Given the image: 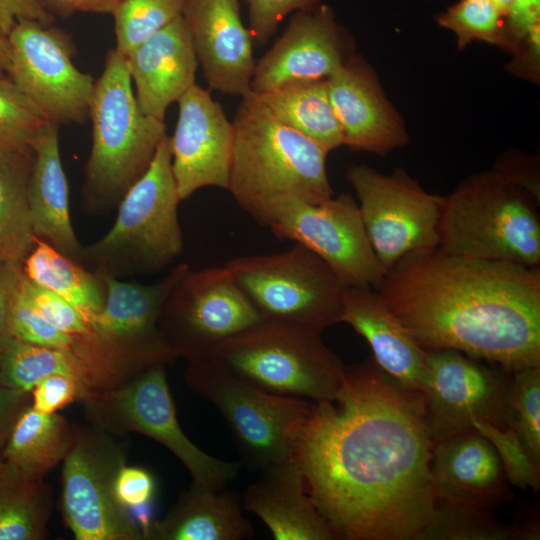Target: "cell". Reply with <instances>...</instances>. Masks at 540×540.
I'll return each instance as SVG.
<instances>
[{"mask_svg": "<svg viewBox=\"0 0 540 540\" xmlns=\"http://www.w3.org/2000/svg\"><path fill=\"white\" fill-rule=\"evenodd\" d=\"M31 147L0 154V264L22 266L35 243L28 200Z\"/></svg>", "mask_w": 540, "mask_h": 540, "instance_id": "cell-31", "label": "cell"}, {"mask_svg": "<svg viewBox=\"0 0 540 540\" xmlns=\"http://www.w3.org/2000/svg\"><path fill=\"white\" fill-rule=\"evenodd\" d=\"M9 329L12 337L21 341L72 352V337L46 320L19 295L18 289L10 308Z\"/></svg>", "mask_w": 540, "mask_h": 540, "instance_id": "cell-41", "label": "cell"}, {"mask_svg": "<svg viewBox=\"0 0 540 540\" xmlns=\"http://www.w3.org/2000/svg\"><path fill=\"white\" fill-rule=\"evenodd\" d=\"M10 64V46L7 36L0 32V75H6Z\"/></svg>", "mask_w": 540, "mask_h": 540, "instance_id": "cell-51", "label": "cell"}, {"mask_svg": "<svg viewBox=\"0 0 540 540\" xmlns=\"http://www.w3.org/2000/svg\"><path fill=\"white\" fill-rule=\"evenodd\" d=\"M126 383L93 400L107 423L144 434L169 449L185 465L193 482L209 489H226L242 463L211 456L183 432L176 417L165 364L153 365Z\"/></svg>", "mask_w": 540, "mask_h": 540, "instance_id": "cell-14", "label": "cell"}, {"mask_svg": "<svg viewBox=\"0 0 540 540\" xmlns=\"http://www.w3.org/2000/svg\"><path fill=\"white\" fill-rule=\"evenodd\" d=\"M54 18L36 0H0V32L5 36L20 19L35 20L50 25Z\"/></svg>", "mask_w": 540, "mask_h": 540, "instance_id": "cell-48", "label": "cell"}, {"mask_svg": "<svg viewBox=\"0 0 540 540\" xmlns=\"http://www.w3.org/2000/svg\"><path fill=\"white\" fill-rule=\"evenodd\" d=\"M154 489L152 475L142 468L123 464L114 479L115 497L127 510L147 505L154 494Z\"/></svg>", "mask_w": 540, "mask_h": 540, "instance_id": "cell-45", "label": "cell"}, {"mask_svg": "<svg viewBox=\"0 0 540 540\" xmlns=\"http://www.w3.org/2000/svg\"><path fill=\"white\" fill-rule=\"evenodd\" d=\"M493 171L506 182L528 193L539 203V175L534 160L521 156L506 157L498 162Z\"/></svg>", "mask_w": 540, "mask_h": 540, "instance_id": "cell-46", "label": "cell"}, {"mask_svg": "<svg viewBox=\"0 0 540 540\" xmlns=\"http://www.w3.org/2000/svg\"><path fill=\"white\" fill-rule=\"evenodd\" d=\"M537 206L494 171L472 176L442 199L438 247L449 254L539 267Z\"/></svg>", "mask_w": 540, "mask_h": 540, "instance_id": "cell-6", "label": "cell"}, {"mask_svg": "<svg viewBox=\"0 0 540 540\" xmlns=\"http://www.w3.org/2000/svg\"><path fill=\"white\" fill-rule=\"evenodd\" d=\"M72 439L73 433L61 415L41 413L31 406L13 422L2 461L29 477L41 479L64 460Z\"/></svg>", "mask_w": 540, "mask_h": 540, "instance_id": "cell-30", "label": "cell"}, {"mask_svg": "<svg viewBox=\"0 0 540 540\" xmlns=\"http://www.w3.org/2000/svg\"><path fill=\"white\" fill-rule=\"evenodd\" d=\"M498 13L505 19L515 0H490Z\"/></svg>", "mask_w": 540, "mask_h": 540, "instance_id": "cell-52", "label": "cell"}, {"mask_svg": "<svg viewBox=\"0 0 540 540\" xmlns=\"http://www.w3.org/2000/svg\"><path fill=\"white\" fill-rule=\"evenodd\" d=\"M18 293L46 320L71 336L73 341L91 332L90 323L73 305L58 295L32 283L23 273L19 281Z\"/></svg>", "mask_w": 540, "mask_h": 540, "instance_id": "cell-40", "label": "cell"}, {"mask_svg": "<svg viewBox=\"0 0 540 540\" xmlns=\"http://www.w3.org/2000/svg\"><path fill=\"white\" fill-rule=\"evenodd\" d=\"M22 273L32 283L73 305L89 323L103 308V278L41 239L35 237L22 264Z\"/></svg>", "mask_w": 540, "mask_h": 540, "instance_id": "cell-29", "label": "cell"}, {"mask_svg": "<svg viewBox=\"0 0 540 540\" xmlns=\"http://www.w3.org/2000/svg\"><path fill=\"white\" fill-rule=\"evenodd\" d=\"M32 391V407L45 414L56 413L77 398L89 394L80 381L65 374H53L44 378Z\"/></svg>", "mask_w": 540, "mask_h": 540, "instance_id": "cell-44", "label": "cell"}, {"mask_svg": "<svg viewBox=\"0 0 540 540\" xmlns=\"http://www.w3.org/2000/svg\"><path fill=\"white\" fill-rule=\"evenodd\" d=\"M225 266L265 322L319 331L340 322L346 286L303 245L295 243L279 253L237 257Z\"/></svg>", "mask_w": 540, "mask_h": 540, "instance_id": "cell-9", "label": "cell"}, {"mask_svg": "<svg viewBox=\"0 0 540 540\" xmlns=\"http://www.w3.org/2000/svg\"><path fill=\"white\" fill-rule=\"evenodd\" d=\"M92 143L84 170L83 207L112 210L147 171L167 136L164 121L145 114L136 99L126 57L107 53L90 103Z\"/></svg>", "mask_w": 540, "mask_h": 540, "instance_id": "cell-4", "label": "cell"}, {"mask_svg": "<svg viewBox=\"0 0 540 540\" xmlns=\"http://www.w3.org/2000/svg\"><path fill=\"white\" fill-rule=\"evenodd\" d=\"M327 88L344 145L383 156L407 143L399 116L360 60L348 59L327 78Z\"/></svg>", "mask_w": 540, "mask_h": 540, "instance_id": "cell-22", "label": "cell"}, {"mask_svg": "<svg viewBox=\"0 0 540 540\" xmlns=\"http://www.w3.org/2000/svg\"><path fill=\"white\" fill-rule=\"evenodd\" d=\"M379 262L388 271L405 256L439 246L443 197L426 192L403 169L384 175L367 165L346 171Z\"/></svg>", "mask_w": 540, "mask_h": 540, "instance_id": "cell-12", "label": "cell"}, {"mask_svg": "<svg viewBox=\"0 0 540 540\" xmlns=\"http://www.w3.org/2000/svg\"><path fill=\"white\" fill-rule=\"evenodd\" d=\"M505 46L516 48L525 41L534 54L540 43V0H515L504 19Z\"/></svg>", "mask_w": 540, "mask_h": 540, "instance_id": "cell-43", "label": "cell"}, {"mask_svg": "<svg viewBox=\"0 0 540 540\" xmlns=\"http://www.w3.org/2000/svg\"><path fill=\"white\" fill-rule=\"evenodd\" d=\"M7 38L6 76L45 120L58 126L85 122L96 80L74 64L68 34L52 24L20 19Z\"/></svg>", "mask_w": 540, "mask_h": 540, "instance_id": "cell-11", "label": "cell"}, {"mask_svg": "<svg viewBox=\"0 0 540 540\" xmlns=\"http://www.w3.org/2000/svg\"><path fill=\"white\" fill-rule=\"evenodd\" d=\"M187 0H120L114 11L115 50L127 57L150 36L183 16Z\"/></svg>", "mask_w": 540, "mask_h": 540, "instance_id": "cell-36", "label": "cell"}, {"mask_svg": "<svg viewBox=\"0 0 540 540\" xmlns=\"http://www.w3.org/2000/svg\"><path fill=\"white\" fill-rule=\"evenodd\" d=\"M321 0H245L248 5L250 33L264 45L275 34L278 25L291 12L306 11Z\"/></svg>", "mask_w": 540, "mask_h": 540, "instance_id": "cell-42", "label": "cell"}, {"mask_svg": "<svg viewBox=\"0 0 540 540\" xmlns=\"http://www.w3.org/2000/svg\"><path fill=\"white\" fill-rule=\"evenodd\" d=\"M422 389L424 416L436 442L484 420L505 428V391L509 371L489 367L454 349L426 350Z\"/></svg>", "mask_w": 540, "mask_h": 540, "instance_id": "cell-16", "label": "cell"}, {"mask_svg": "<svg viewBox=\"0 0 540 540\" xmlns=\"http://www.w3.org/2000/svg\"><path fill=\"white\" fill-rule=\"evenodd\" d=\"M431 474L438 502L495 513L513 496L494 445L475 428L434 444Z\"/></svg>", "mask_w": 540, "mask_h": 540, "instance_id": "cell-21", "label": "cell"}, {"mask_svg": "<svg viewBox=\"0 0 540 540\" xmlns=\"http://www.w3.org/2000/svg\"><path fill=\"white\" fill-rule=\"evenodd\" d=\"M539 529L510 526L487 510L436 501L431 522L416 540H536Z\"/></svg>", "mask_w": 540, "mask_h": 540, "instance_id": "cell-34", "label": "cell"}, {"mask_svg": "<svg viewBox=\"0 0 540 540\" xmlns=\"http://www.w3.org/2000/svg\"><path fill=\"white\" fill-rule=\"evenodd\" d=\"M269 228L278 239L316 254L346 287L377 291L387 273L369 242L358 204L348 193L318 204H299Z\"/></svg>", "mask_w": 540, "mask_h": 540, "instance_id": "cell-17", "label": "cell"}, {"mask_svg": "<svg viewBox=\"0 0 540 540\" xmlns=\"http://www.w3.org/2000/svg\"><path fill=\"white\" fill-rule=\"evenodd\" d=\"M340 322L349 324L370 345L377 365L406 389L422 392L427 351L369 287H346Z\"/></svg>", "mask_w": 540, "mask_h": 540, "instance_id": "cell-24", "label": "cell"}, {"mask_svg": "<svg viewBox=\"0 0 540 540\" xmlns=\"http://www.w3.org/2000/svg\"><path fill=\"white\" fill-rule=\"evenodd\" d=\"M433 446L422 394L370 357L311 402L294 460L337 539L416 540L435 514Z\"/></svg>", "mask_w": 540, "mask_h": 540, "instance_id": "cell-1", "label": "cell"}, {"mask_svg": "<svg viewBox=\"0 0 540 540\" xmlns=\"http://www.w3.org/2000/svg\"><path fill=\"white\" fill-rule=\"evenodd\" d=\"M227 190L249 216L269 227L299 204L333 196L328 152L278 121L252 94L242 97L234 119Z\"/></svg>", "mask_w": 540, "mask_h": 540, "instance_id": "cell-3", "label": "cell"}, {"mask_svg": "<svg viewBox=\"0 0 540 540\" xmlns=\"http://www.w3.org/2000/svg\"><path fill=\"white\" fill-rule=\"evenodd\" d=\"M350 58L328 6L297 11L255 63L251 92L262 93L293 81L327 79Z\"/></svg>", "mask_w": 540, "mask_h": 540, "instance_id": "cell-19", "label": "cell"}, {"mask_svg": "<svg viewBox=\"0 0 540 540\" xmlns=\"http://www.w3.org/2000/svg\"><path fill=\"white\" fill-rule=\"evenodd\" d=\"M141 110L164 121L168 107L195 85L198 61L183 16L156 32L127 57Z\"/></svg>", "mask_w": 540, "mask_h": 540, "instance_id": "cell-23", "label": "cell"}, {"mask_svg": "<svg viewBox=\"0 0 540 540\" xmlns=\"http://www.w3.org/2000/svg\"><path fill=\"white\" fill-rule=\"evenodd\" d=\"M506 426L511 427L540 468V366L510 370L505 391Z\"/></svg>", "mask_w": 540, "mask_h": 540, "instance_id": "cell-35", "label": "cell"}, {"mask_svg": "<svg viewBox=\"0 0 540 540\" xmlns=\"http://www.w3.org/2000/svg\"><path fill=\"white\" fill-rule=\"evenodd\" d=\"M177 103L178 119L170 142L172 171L181 201L204 187L227 190L233 123L210 91L197 84Z\"/></svg>", "mask_w": 540, "mask_h": 540, "instance_id": "cell-18", "label": "cell"}, {"mask_svg": "<svg viewBox=\"0 0 540 540\" xmlns=\"http://www.w3.org/2000/svg\"><path fill=\"white\" fill-rule=\"evenodd\" d=\"M49 500L41 479L0 461V540L45 537Z\"/></svg>", "mask_w": 540, "mask_h": 540, "instance_id": "cell-32", "label": "cell"}, {"mask_svg": "<svg viewBox=\"0 0 540 540\" xmlns=\"http://www.w3.org/2000/svg\"><path fill=\"white\" fill-rule=\"evenodd\" d=\"M53 374L74 377L91 392L84 365L69 350L31 344L12 337L0 358V385L7 388L27 393Z\"/></svg>", "mask_w": 540, "mask_h": 540, "instance_id": "cell-33", "label": "cell"}, {"mask_svg": "<svg viewBox=\"0 0 540 540\" xmlns=\"http://www.w3.org/2000/svg\"><path fill=\"white\" fill-rule=\"evenodd\" d=\"M63 461L62 506L76 539H144L139 524L115 497L114 479L124 457L108 438L73 433Z\"/></svg>", "mask_w": 540, "mask_h": 540, "instance_id": "cell-15", "label": "cell"}, {"mask_svg": "<svg viewBox=\"0 0 540 540\" xmlns=\"http://www.w3.org/2000/svg\"><path fill=\"white\" fill-rule=\"evenodd\" d=\"M51 15L67 18L77 12L112 14L120 0H36Z\"/></svg>", "mask_w": 540, "mask_h": 540, "instance_id": "cell-49", "label": "cell"}, {"mask_svg": "<svg viewBox=\"0 0 540 540\" xmlns=\"http://www.w3.org/2000/svg\"><path fill=\"white\" fill-rule=\"evenodd\" d=\"M321 333L263 321L218 346L205 360L270 394L327 400L340 389L346 366Z\"/></svg>", "mask_w": 540, "mask_h": 540, "instance_id": "cell-7", "label": "cell"}, {"mask_svg": "<svg viewBox=\"0 0 540 540\" xmlns=\"http://www.w3.org/2000/svg\"><path fill=\"white\" fill-rule=\"evenodd\" d=\"M47 123L14 83L0 75V154L30 148Z\"/></svg>", "mask_w": 540, "mask_h": 540, "instance_id": "cell-37", "label": "cell"}, {"mask_svg": "<svg viewBox=\"0 0 540 540\" xmlns=\"http://www.w3.org/2000/svg\"><path fill=\"white\" fill-rule=\"evenodd\" d=\"M31 149L28 200L34 236L81 264L84 246L77 239L70 217L69 185L60 155L59 126L47 123L32 142Z\"/></svg>", "mask_w": 540, "mask_h": 540, "instance_id": "cell-26", "label": "cell"}, {"mask_svg": "<svg viewBox=\"0 0 540 540\" xmlns=\"http://www.w3.org/2000/svg\"><path fill=\"white\" fill-rule=\"evenodd\" d=\"M180 201L167 135L147 171L118 203L113 226L101 239L83 247L82 266L101 277L117 279L165 269L184 247L177 212Z\"/></svg>", "mask_w": 540, "mask_h": 540, "instance_id": "cell-5", "label": "cell"}, {"mask_svg": "<svg viewBox=\"0 0 540 540\" xmlns=\"http://www.w3.org/2000/svg\"><path fill=\"white\" fill-rule=\"evenodd\" d=\"M26 392L0 385V443L7 430H10L16 417L17 410Z\"/></svg>", "mask_w": 540, "mask_h": 540, "instance_id": "cell-50", "label": "cell"}, {"mask_svg": "<svg viewBox=\"0 0 540 540\" xmlns=\"http://www.w3.org/2000/svg\"><path fill=\"white\" fill-rule=\"evenodd\" d=\"M179 267L149 284L102 277L105 302L90 325L116 383L176 358L160 331L159 317Z\"/></svg>", "mask_w": 540, "mask_h": 540, "instance_id": "cell-13", "label": "cell"}, {"mask_svg": "<svg viewBox=\"0 0 540 540\" xmlns=\"http://www.w3.org/2000/svg\"><path fill=\"white\" fill-rule=\"evenodd\" d=\"M22 274V266L0 264V358L12 339L9 313Z\"/></svg>", "mask_w": 540, "mask_h": 540, "instance_id": "cell-47", "label": "cell"}, {"mask_svg": "<svg viewBox=\"0 0 540 540\" xmlns=\"http://www.w3.org/2000/svg\"><path fill=\"white\" fill-rule=\"evenodd\" d=\"M183 18L209 89L241 97L250 93L253 38L238 0H187Z\"/></svg>", "mask_w": 540, "mask_h": 540, "instance_id": "cell-20", "label": "cell"}, {"mask_svg": "<svg viewBox=\"0 0 540 540\" xmlns=\"http://www.w3.org/2000/svg\"><path fill=\"white\" fill-rule=\"evenodd\" d=\"M472 426L494 445L509 483L537 492L540 468L531 461L514 430L509 426L497 427L484 420H474Z\"/></svg>", "mask_w": 540, "mask_h": 540, "instance_id": "cell-39", "label": "cell"}, {"mask_svg": "<svg viewBox=\"0 0 540 540\" xmlns=\"http://www.w3.org/2000/svg\"><path fill=\"white\" fill-rule=\"evenodd\" d=\"M437 21L456 34L460 48L475 40L505 46L504 18L490 0H460Z\"/></svg>", "mask_w": 540, "mask_h": 540, "instance_id": "cell-38", "label": "cell"}, {"mask_svg": "<svg viewBox=\"0 0 540 540\" xmlns=\"http://www.w3.org/2000/svg\"><path fill=\"white\" fill-rule=\"evenodd\" d=\"M261 322L226 266L193 270L180 264L159 328L174 356L193 362Z\"/></svg>", "mask_w": 540, "mask_h": 540, "instance_id": "cell-10", "label": "cell"}, {"mask_svg": "<svg viewBox=\"0 0 540 540\" xmlns=\"http://www.w3.org/2000/svg\"><path fill=\"white\" fill-rule=\"evenodd\" d=\"M185 377L189 387L219 411L242 465L262 471L294 458L311 402L265 392L211 360L188 362Z\"/></svg>", "mask_w": 540, "mask_h": 540, "instance_id": "cell-8", "label": "cell"}, {"mask_svg": "<svg viewBox=\"0 0 540 540\" xmlns=\"http://www.w3.org/2000/svg\"><path fill=\"white\" fill-rule=\"evenodd\" d=\"M261 472L245 489L242 506L267 526L275 540L337 539L307 493L294 458Z\"/></svg>", "mask_w": 540, "mask_h": 540, "instance_id": "cell-25", "label": "cell"}, {"mask_svg": "<svg viewBox=\"0 0 540 540\" xmlns=\"http://www.w3.org/2000/svg\"><path fill=\"white\" fill-rule=\"evenodd\" d=\"M241 496L193 482L160 521L150 523L145 539L242 540L253 535L242 512Z\"/></svg>", "mask_w": 540, "mask_h": 540, "instance_id": "cell-27", "label": "cell"}, {"mask_svg": "<svg viewBox=\"0 0 540 540\" xmlns=\"http://www.w3.org/2000/svg\"><path fill=\"white\" fill-rule=\"evenodd\" d=\"M252 94L278 121L328 153L344 145L342 130L329 99L327 79L293 81Z\"/></svg>", "mask_w": 540, "mask_h": 540, "instance_id": "cell-28", "label": "cell"}, {"mask_svg": "<svg viewBox=\"0 0 540 540\" xmlns=\"http://www.w3.org/2000/svg\"><path fill=\"white\" fill-rule=\"evenodd\" d=\"M425 350L454 349L507 370L540 366V270L507 261L411 253L377 290Z\"/></svg>", "mask_w": 540, "mask_h": 540, "instance_id": "cell-2", "label": "cell"}]
</instances>
